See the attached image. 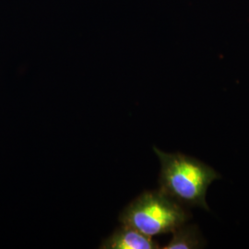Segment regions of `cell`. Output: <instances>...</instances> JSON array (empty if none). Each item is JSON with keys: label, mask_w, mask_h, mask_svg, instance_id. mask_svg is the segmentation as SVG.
<instances>
[{"label": "cell", "mask_w": 249, "mask_h": 249, "mask_svg": "<svg viewBox=\"0 0 249 249\" xmlns=\"http://www.w3.org/2000/svg\"><path fill=\"white\" fill-rule=\"evenodd\" d=\"M160 160L161 192L181 205L209 210L206 195L220 175L201 160L183 153H168L154 147Z\"/></svg>", "instance_id": "cell-1"}, {"label": "cell", "mask_w": 249, "mask_h": 249, "mask_svg": "<svg viewBox=\"0 0 249 249\" xmlns=\"http://www.w3.org/2000/svg\"><path fill=\"white\" fill-rule=\"evenodd\" d=\"M188 219L189 214L183 205L160 189L142 193L124 207L118 218L121 224L151 237L174 232Z\"/></svg>", "instance_id": "cell-2"}, {"label": "cell", "mask_w": 249, "mask_h": 249, "mask_svg": "<svg viewBox=\"0 0 249 249\" xmlns=\"http://www.w3.org/2000/svg\"><path fill=\"white\" fill-rule=\"evenodd\" d=\"M160 245L151 236L121 224L108 237L102 241L101 249H157Z\"/></svg>", "instance_id": "cell-3"}, {"label": "cell", "mask_w": 249, "mask_h": 249, "mask_svg": "<svg viewBox=\"0 0 249 249\" xmlns=\"http://www.w3.org/2000/svg\"><path fill=\"white\" fill-rule=\"evenodd\" d=\"M202 248V240L195 226L185 224L173 232L164 249H196Z\"/></svg>", "instance_id": "cell-4"}]
</instances>
